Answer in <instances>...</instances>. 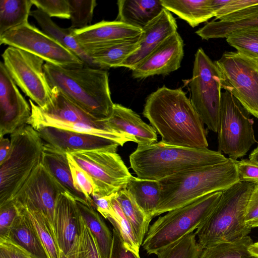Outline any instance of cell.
Returning a JSON list of instances; mask_svg holds the SVG:
<instances>
[{"label":"cell","mask_w":258,"mask_h":258,"mask_svg":"<svg viewBox=\"0 0 258 258\" xmlns=\"http://www.w3.org/2000/svg\"><path fill=\"white\" fill-rule=\"evenodd\" d=\"M70 10L71 25L70 28L79 30L90 26L94 10L97 6L95 0H68Z\"/></svg>","instance_id":"obj_40"},{"label":"cell","mask_w":258,"mask_h":258,"mask_svg":"<svg viewBox=\"0 0 258 258\" xmlns=\"http://www.w3.org/2000/svg\"><path fill=\"white\" fill-rule=\"evenodd\" d=\"M115 20L142 30L164 9L161 0H119Z\"/></svg>","instance_id":"obj_25"},{"label":"cell","mask_w":258,"mask_h":258,"mask_svg":"<svg viewBox=\"0 0 258 258\" xmlns=\"http://www.w3.org/2000/svg\"><path fill=\"white\" fill-rule=\"evenodd\" d=\"M254 185L239 181L222 191L218 203L195 233L203 248L248 236L251 228L246 224L244 214Z\"/></svg>","instance_id":"obj_5"},{"label":"cell","mask_w":258,"mask_h":258,"mask_svg":"<svg viewBox=\"0 0 258 258\" xmlns=\"http://www.w3.org/2000/svg\"><path fill=\"white\" fill-rule=\"evenodd\" d=\"M67 155L90 178L94 186L92 196L116 193L125 187L132 176L116 152L82 151L67 153Z\"/></svg>","instance_id":"obj_13"},{"label":"cell","mask_w":258,"mask_h":258,"mask_svg":"<svg viewBox=\"0 0 258 258\" xmlns=\"http://www.w3.org/2000/svg\"><path fill=\"white\" fill-rule=\"evenodd\" d=\"M143 114L164 143L185 148H208L204 123L181 88L164 86L157 89L147 97Z\"/></svg>","instance_id":"obj_1"},{"label":"cell","mask_w":258,"mask_h":258,"mask_svg":"<svg viewBox=\"0 0 258 258\" xmlns=\"http://www.w3.org/2000/svg\"><path fill=\"white\" fill-rule=\"evenodd\" d=\"M11 226L7 238L34 258H49L36 230L21 211Z\"/></svg>","instance_id":"obj_27"},{"label":"cell","mask_w":258,"mask_h":258,"mask_svg":"<svg viewBox=\"0 0 258 258\" xmlns=\"http://www.w3.org/2000/svg\"><path fill=\"white\" fill-rule=\"evenodd\" d=\"M32 258H34V257H33V256H32Z\"/></svg>","instance_id":"obj_55"},{"label":"cell","mask_w":258,"mask_h":258,"mask_svg":"<svg viewBox=\"0 0 258 258\" xmlns=\"http://www.w3.org/2000/svg\"><path fill=\"white\" fill-rule=\"evenodd\" d=\"M68 158L75 187L86 196L94 209V204L91 197L94 194V186L90 178L71 159Z\"/></svg>","instance_id":"obj_42"},{"label":"cell","mask_w":258,"mask_h":258,"mask_svg":"<svg viewBox=\"0 0 258 258\" xmlns=\"http://www.w3.org/2000/svg\"><path fill=\"white\" fill-rule=\"evenodd\" d=\"M0 253L5 258H32L25 249L7 238H0Z\"/></svg>","instance_id":"obj_48"},{"label":"cell","mask_w":258,"mask_h":258,"mask_svg":"<svg viewBox=\"0 0 258 258\" xmlns=\"http://www.w3.org/2000/svg\"><path fill=\"white\" fill-rule=\"evenodd\" d=\"M189 86L193 106L208 128L217 133L222 95L220 75L215 61L202 48L195 54Z\"/></svg>","instance_id":"obj_9"},{"label":"cell","mask_w":258,"mask_h":258,"mask_svg":"<svg viewBox=\"0 0 258 258\" xmlns=\"http://www.w3.org/2000/svg\"><path fill=\"white\" fill-rule=\"evenodd\" d=\"M31 109L7 71L0 62V138L28 124Z\"/></svg>","instance_id":"obj_17"},{"label":"cell","mask_w":258,"mask_h":258,"mask_svg":"<svg viewBox=\"0 0 258 258\" xmlns=\"http://www.w3.org/2000/svg\"><path fill=\"white\" fill-rule=\"evenodd\" d=\"M142 31L140 29L117 20H103L86 28L75 30L74 37L83 48L135 38L139 36Z\"/></svg>","instance_id":"obj_21"},{"label":"cell","mask_w":258,"mask_h":258,"mask_svg":"<svg viewBox=\"0 0 258 258\" xmlns=\"http://www.w3.org/2000/svg\"><path fill=\"white\" fill-rule=\"evenodd\" d=\"M131 167L137 177L159 180L188 170L225 162L229 158L205 149L173 146L162 141L138 145L130 156Z\"/></svg>","instance_id":"obj_3"},{"label":"cell","mask_w":258,"mask_h":258,"mask_svg":"<svg viewBox=\"0 0 258 258\" xmlns=\"http://www.w3.org/2000/svg\"><path fill=\"white\" fill-rule=\"evenodd\" d=\"M30 15L35 19L43 32L77 56L85 66L98 68L77 41L74 37L75 30L70 27H59L51 18L40 9L31 11Z\"/></svg>","instance_id":"obj_26"},{"label":"cell","mask_w":258,"mask_h":258,"mask_svg":"<svg viewBox=\"0 0 258 258\" xmlns=\"http://www.w3.org/2000/svg\"><path fill=\"white\" fill-rule=\"evenodd\" d=\"M233 160L239 181L258 184V163L250 159Z\"/></svg>","instance_id":"obj_45"},{"label":"cell","mask_w":258,"mask_h":258,"mask_svg":"<svg viewBox=\"0 0 258 258\" xmlns=\"http://www.w3.org/2000/svg\"><path fill=\"white\" fill-rule=\"evenodd\" d=\"M107 124L115 132L128 137L138 145L157 142V132L145 123L132 109L114 103L111 115L106 119Z\"/></svg>","instance_id":"obj_22"},{"label":"cell","mask_w":258,"mask_h":258,"mask_svg":"<svg viewBox=\"0 0 258 258\" xmlns=\"http://www.w3.org/2000/svg\"><path fill=\"white\" fill-rule=\"evenodd\" d=\"M60 258H68L62 252L60 251Z\"/></svg>","instance_id":"obj_53"},{"label":"cell","mask_w":258,"mask_h":258,"mask_svg":"<svg viewBox=\"0 0 258 258\" xmlns=\"http://www.w3.org/2000/svg\"><path fill=\"white\" fill-rule=\"evenodd\" d=\"M36 131L45 143L66 153L90 151L116 152L120 146L118 142L102 137L53 127H41Z\"/></svg>","instance_id":"obj_19"},{"label":"cell","mask_w":258,"mask_h":258,"mask_svg":"<svg viewBox=\"0 0 258 258\" xmlns=\"http://www.w3.org/2000/svg\"><path fill=\"white\" fill-rule=\"evenodd\" d=\"M28 218L36 230L49 258H60L58 246L53 229L45 217L38 210L17 206Z\"/></svg>","instance_id":"obj_34"},{"label":"cell","mask_w":258,"mask_h":258,"mask_svg":"<svg viewBox=\"0 0 258 258\" xmlns=\"http://www.w3.org/2000/svg\"><path fill=\"white\" fill-rule=\"evenodd\" d=\"M177 25L171 13L164 9L160 15L142 30L140 47L129 56L119 67L132 71L142 62L166 39L177 31Z\"/></svg>","instance_id":"obj_20"},{"label":"cell","mask_w":258,"mask_h":258,"mask_svg":"<svg viewBox=\"0 0 258 258\" xmlns=\"http://www.w3.org/2000/svg\"><path fill=\"white\" fill-rule=\"evenodd\" d=\"M9 153L0 164V205L12 201L40 164L44 142L26 124L11 134Z\"/></svg>","instance_id":"obj_8"},{"label":"cell","mask_w":258,"mask_h":258,"mask_svg":"<svg viewBox=\"0 0 258 258\" xmlns=\"http://www.w3.org/2000/svg\"><path fill=\"white\" fill-rule=\"evenodd\" d=\"M248 250L254 256L258 258V241L252 243L249 246Z\"/></svg>","instance_id":"obj_51"},{"label":"cell","mask_w":258,"mask_h":258,"mask_svg":"<svg viewBox=\"0 0 258 258\" xmlns=\"http://www.w3.org/2000/svg\"><path fill=\"white\" fill-rule=\"evenodd\" d=\"M81 218L77 201L69 192H61L55 204L53 230L60 251L68 258H76Z\"/></svg>","instance_id":"obj_16"},{"label":"cell","mask_w":258,"mask_h":258,"mask_svg":"<svg viewBox=\"0 0 258 258\" xmlns=\"http://www.w3.org/2000/svg\"><path fill=\"white\" fill-rule=\"evenodd\" d=\"M11 140L4 137L0 138V164L7 158L11 148Z\"/></svg>","instance_id":"obj_50"},{"label":"cell","mask_w":258,"mask_h":258,"mask_svg":"<svg viewBox=\"0 0 258 258\" xmlns=\"http://www.w3.org/2000/svg\"><path fill=\"white\" fill-rule=\"evenodd\" d=\"M2 56L9 74L26 95L41 109L49 105L53 92L44 71V60L12 46L8 47Z\"/></svg>","instance_id":"obj_12"},{"label":"cell","mask_w":258,"mask_h":258,"mask_svg":"<svg viewBox=\"0 0 258 258\" xmlns=\"http://www.w3.org/2000/svg\"><path fill=\"white\" fill-rule=\"evenodd\" d=\"M0 44L21 49L57 66L76 68L85 66L75 54L29 22L1 35Z\"/></svg>","instance_id":"obj_14"},{"label":"cell","mask_w":258,"mask_h":258,"mask_svg":"<svg viewBox=\"0 0 258 258\" xmlns=\"http://www.w3.org/2000/svg\"><path fill=\"white\" fill-rule=\"evenodd\" d=\"M164 9L195 27L215 17L212 0H161Z\"/></svg>","instance_id":"obj_28"},{"label":"cell","mask_w":258,"mask_h":258,"mask_svg":"<svg viewBox=\"0 0 258 258\" xmlns=\"http://www.w3.org/2000/svg\"><path fill=\"white\" fill-rule=\"evenodd\" d=\"M216 20L237 23L258 16V0H212Z\"/></svg>","instance_id":"obj_30"},{"label":"cell","mask_w":258,"mask_h":258,"mask_svg":"<svg viewBox=\"0 0 258 258\" xmlns=\"http://www.w3.org/2000/svg\"><path fill=\"white\" fill-rule=\"evenodd\" d=\"M140 36L130 39L86 46L83 49L99 69L119 67L126 58L140 47Z\"/></svg>","instance_id":"obj_24"},{"label":"cell","mask_w":258,"mask_h":258,"mask_svg":"<svg viewBox=\"0 0 258 258\" xmlns=\"http://www.w3.org/2000/svg\"><path fill=\"white\" fill-rule=\"evenodd\" d=\"M32 0L0 1V36L8 31L28 23Z\"/></svg>","instance_id":"obj_33"},{"label":"cell","mask_w":258,"mask_h":258,"mask_svg":"<svg viewBox=\"0 0 258 258\" xmlns=\"http://www.w3.org/2000/svg\"><path fill=\"white\" fill-rule=\"evenodd\" d=\"M76 258H77V256H76Z\"/></svg>","instance_id":"obj_56"},{"label":"cell","mask_w":258,"mask_h":258,"mask_svg":"<svg viewBox=\"0 0 258 258\" xmlns=\"http://www.w3.org/2000/svg\"><path fill=\"white\" fill-rule=\"evenodd\" d=\"M226 39L227 43L237 51L258 59V27L237 31Z\"/></svg>","instance_id":"obj_39"},{"label":"cell","mask_w":258,"mask_h":258,"mask_svg":"<svg viewBox=\"0 0 258 258\" xmlns=\"http://www.w3.org/2000/svg\"><path fill=\"white\" fill-rule=\"evenodd\" d=\"M81 215L94 237L101 258H109L113 235L94 209L77 202Z\"/></svg>","instance_id":"obj_31"},{"label":"cell","mask_w":258,"mask_h":258,"mask_svg":"<svg viewBox=\"0 0 258 258\" xmlns=\"http://www.w3.org/2000/svg\"><path fill=\"white\" fill-rule=\"evenodd\" d=\"M244 219L250 228L258 227V184H255L248 198Z\"/></svg>","instance_id":"obj_46"},{"label":"cell","mask_w":258,"mask_h":258,"mask_svg":"<svg viewBox=\"0 0 258 258\" xmlns=\"http://www.w3.org/2000/svg\"><path fill=\"white\" fill-rule=\"evenodd\" d=\"M0 258H5V257L2 254L0 253Z\"/></svg>","instance_id":"obj_54"},{"label":"cell","mask_w":258,"mask_h":258,"mask_svg":"<svg viewBox=\"0 0 258 258\" xmlns=\"http://www.w3.org/2000/svg\"><path fill=\"white\" fill-rule=\"evenodd\" d=\"M33 5L50 18L70 19V10L68 0H32Z\"/></svg>","instance_id":"obj_43"},{"label":"cell","mask_w":258,"mask_h":258,"mask_svg":"<svg viewBox=\"0 0 258 258\" xmlns=\"http://www.w3.org/2000/svg\"><path fill=\"white\" fill-rule=\"evenodd\" d=\"M196 234L190 233L159 251L158 258H198L203 248L196 239Z\"/></svg>","instance_id":"obj_38"},{"label":"cell","mask_w":258,"mask_h":258,"mask_svg":"<svg viewBox=\"0 0 258 258\" xmlns=\"http://www.w3.org/2000/svg\"><path fill=\"white\" fill-rule=\"evenodd\" d=\"M116 198L131 224L139 244L142 245L151 221L125 188L116 193Z\"/></svg>","instance_id":"obj_32"},{"label":"cell","mask_w":258,"mask_h":258,"mask_svg":"<svg viewBox=\"0 0 258 258\" xmlns=\"http://www.w3.org/2000/svg\"><path fill=\"white\" fill-rule=\"evenodd\" d=\"M258 27V16L252 19L237 23H226L213 20L198 30L196 33L203 40L226 38L237 31L250 27Z\"/></svg>","instance_id":"obj_36"},{"label":"cell","mask_w":258,"mask_h":258,"mask_svg":"<svg viewBox=\"0 0 258 258\" xmlns=\"http://www.w3.org/2000/svg\"><path fill=\"white\" fill-rule=\"evenodd\" d=\"M222 191L210 193L159 217L149 228L142 244L148 254L159 251L197 229L220 199Z\"/></svg>","instance_id":"obj_7"},{"label":"cell","mask_w":258,"mask_h":258,"mask_svg":"<svg viewBox=\"0 0 258 258\" xmlns=\"http://www.w3.org/2000/svg\"><path fill=\"white\" fill-rule=\"evenodd\" d=\"M65 191L40 163L12 201L17 206L40 211L48 220L53 229L56 200L58 195Z\"/></svg>","instance_id":"obj_15"},{"label":"cell","mask_w":258,"mask_h":258,"mask_svg":"<svg viewBox=\"0 0 258 258\" xmlns=\"http://www.w3.org/2000/svg\"><path fill=\"white\" fill-rule=\"evenodd\" d=\"M19 214V210L12 200L0 205V238L7 236Z\"/></svg>","instance_id":"obj_44"},{"label":"cell","mask_w":258,"mask_h":258,"mask_svg":"<svg viewBox=\"0 0 258 258\" xmlns=\"http://www.w3.org/2000/svg\"><path fill=\"white\" fill-rule=\"evenodd\" d=\"M43 69L51 87L57 88L83 110L99 119L111 115L114 103L106 70L86 66L67 68L47 62Z\"/></svg>","instance_id":"obj_2"},{"label":"cell","mask_w":258,"mask_h":258,"mask_svg":"<svg viewBox=\"0 0 258 258\" xmlns=\"http://www.w3.org/2000/svg\"><path fill=\"white\" fill-rule=\"evenodd\" d=\"M150 221L155 217L160 200L158 180L141 179L132 176L125 187Z\"/></svg>","instance_id":"obj_29"},{"label":"cell","mask_w":258,"mask_h":258,"mask_svg":"<svg viewBox=\"0 0 258 258\" xmlns=\"http://www.w3.org/2000/svg\"><path fill=\"white\" fill-rule=\"evenodd\" d=\"M113 241L109 258H141L138 255L128 249L117 230L112 229Z\"/></svg>","instance_id":"obj_47"},{"label":"cell","mask_w":258,"mask_h":258,"mask_svg":"<svg viewBox=\"0 0 258 258\" xmlns=\"http://www.w3.org/2000/svg\"><path fill=\"white\" fill-rule=\"evenodd\" d=\"M222 89L230 93L258 118V59L238 51H225L215 61Z\"/></svg>","instance_id":"obj_10"},{"label":"cell","mask_w":258,"mask_h":258,"mask_svg":"<svg viewBox=\"0 0 258 258\" xmlns=\"http://www.w3.org/2000/svg\"><path fill=\"white\" fill-rule=\"evenodd\" d=\"M112 194L102 197L92 196L95 208L103 217L107 219H112L115 215L111 202Z\"/></svg>","instance_id":"obj_49"},{"label":"cell","mask_w":258,"mask_h":258,"mask_svg":"<svg viewBox=\"0 0 258 258\" xmlns=\"http://www.w3.org/2000/svg\"><path fill=\"white\" fill-rule=\"evenodd\" d=\"M183 41L177 31L166 39L132 70L135 79L166 75L180 67L184 56Z\"/></svg>","instance_id":"obj_18"},{"label":"cell","mask_w":258,"mask_h":258,"mask_svg":"<svg viewBox=\"0 0 258 258\" xmlns=\"http://www.w3.org/2000/svg\"><path fill=\"white\" fill-rule=\"evenodd\" d=\"M52 89V101L45 109H41L31 100H29L31 114L28 124L35 130L49 126L95 135L114 140L120 146L131 141L126 136L112 130L107 124L106 119H99L90 115L70 101L57 88Z\"/></svg>","instance_id":"obj_6"},{"label":"cell","mask_w":258,"mask_h":258,"mask_svg":"<svg viewBox=\"0 0 258 258\" xmlns=\"http://www.w3.org/2000/svg\"><path fill=\"white\" fill-rule=\"evenodd\" d=\"M249 159L258 163V145L250 154Z\"/></svg>","instance_id":"obj_52"},{"label":"cell","mask_w":258,"mask_h":258,"mask_svg":"<svg viewBox=\"0 0 258 258\" xmlns=\"http://www.w3.org/2000/svg\"><path fill=\"white\" fill-rule=\"evenodd\" d=\"M252 243L249 236L218 243L203 248L198 258H256L248 250Z\"/></svg>","instance_id":"obj_35"},{"label":"cell","mask_w":258,"mask_h":258,"mask_svg":"<svg viewBox=\"0 0 258 258\" xmlns=\"http://www.w3.org/2000/svg\"><path fill=\"white\" fill-rule=\"evenodd\" d=\"M76 256L77 258H101L95 239L82 216Z\"/></svg>","instance_id":"obj_41"},{"label":"cell","mask_w":258,"mask_h":258,"mask_svg":"<svg viewBox=\"0 0 258 258\" xmlns=\"http://www.w3.org/2000/svg\"><path fill=\"white\" fill-rule=\"evenodd\" d=\"M116 193L112 194L111 199L115 215L113 218L108 220L120 234L124 245L130 250L140 255L141 245L136 237L131 223L125 216L116 198Z\"/></svg>","instance_id":"obj_37"},{"label":"cell","mask_w":258,"mask_h":258,"mask_svg":"<svg viewBox=\"0 0 258 258\" xmlns=\"http://www.w3.org/2000/svg\"><path fill=\"white\" fill-rule=\"evenodd\" d=\"M159 181L160 200L155 217L239 181L233 159L188 170Z\"/></svg>","instance_id":"obj_4"},{"label":"cell","mask_w":258,"mask_h":258,"mask_svg":"<svg viewBox=\"0 0 258 258\" xmlns=\"http://www.w3.org/2000/svg\"><path fill=\"white\" fill-rule=\"evenodd\" d=\"M41 164L76 201L93 208L86 196L74 186L66 153L44 143Z\"/></svg>","instance_id":"obj_23"},{"label":"cell","mask_w":258,"mask_h":258,"mask_svg":"<svg viewBox=\"0 0 258 258\" xmlns=\"http://www.w3.org/2000/svg\"><path fill=\"white\" fill-rule=\"evenodd\" d=\"M249 113L230 93L222 92L218 130V152L236 160L256 142L253 121Z\"/></svg>","instance_id":"obj_11"}]
</instances>
